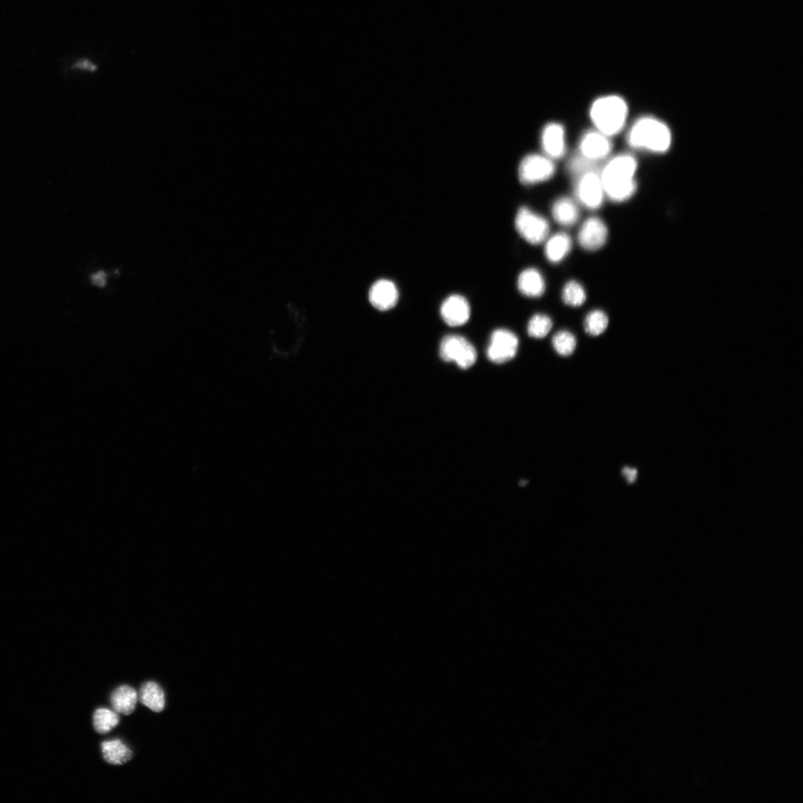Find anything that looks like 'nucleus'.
Returning a JSON list of instances; mask_svg holds the SVG:
<instances>
[{
    "mask_svg": "<svg viewBox=\"0 0 803 803\" xmlns=\"http://www.w3.org/2000/svg\"><path fill=\"white\" fill-rule=\"evenodd\" d=\"M637 161L630 154L612 158L600 173L605 196L616 203L630 199L637 189Z\"/></svg>",
    "mask_w": 803,
    "mask_h": 803,
    "instance_id": "f257e3e1",
    "label": "nucleus"
},
{
    "mask_svg": "<svg viewBox=\"0 0 803 803\" xmlns=\"http://www.w3.org/2000/svg\"><path fill=\"white\" fill-rule=\"evenodd\" d=\"M627 140L629 145L635 149L660 153L669 150L672 134L662 121L652 117H642L632 125Z\"/></svg>",
    "mask_w": 803,
    "mask_h": 803,
    "instance_id": "f03ea898",
    "label": "nucleus"
},
{
    "mask_svg": "<svg viewBox=\"0 0 803 803\" xmlns=\"http://www.w3.org/2000/svg\"><path fill=\"white\" fill-rule=\"evenodd\" d=\"M628 113L626 101L614 95L597 99L592 103L590 110V117L597 131L609 137L622 131Z\"/></svg>",
    "mask_w": 803,
    "mask_h": 803,
    "instance_id": "7ed1b4c3",
    "label": "nucleus"
},
{
    "mask_svg": "<svg viewBox=\"0 0 803 803\" xmlns=\"http://www.w3.org/2000/svg\"><path fill=\"white\" fill-rule=\"evenodd\" d=\"M440 355L445 362H453L463 369L472 367L477 360L475 347L466 338L458 335H449L443 338Z\"/></svg>",
    "mask_w": 803,
    "mask_h": 803,
    "instance_id": "20e7f679",
    "label": "nucleus"
},
{
    "mask_svg": "<svg viewBox=\"0 0 803 803\" xmlns=\"http://www.w3.org/2000/svg\"><path fill=\"white\" fill-rule=\"evenodd\" d=\"M515 223L519 234L531 244H540L548 237V222L529 208L522 207L517 211Z\"/></svg>",
    "mask_w": 803,
    "mask_h": 803,
    "instance_id": "39448f33",
    "label": "nucleus"
},
{
    "mask_svg": "<svg viewBox=\"0 0 803 803\" xmlns=\"http://www.w3.org/2000/svg\"><path fill=\"white\" fill-rule=\"evenodd\" d=\"M555 171L552 159L547 156L530 154L520 163V180L525 185L540 183L548 181L555 173Z\"/></svg>",
    "mask_w": 803,
    "mask_h": 803,
    "instance_id": "423d86ee",
    "label": "nucleus"
},
{
    "mask_svg": "<svg viewBox=\"0 0 803 803\" xmlns=\"http://www.w3.org/2000/svg\"><path fill=\"white\" fill-rule=\"evenodd\" d=\"M577 177L575 191L579 202L588 209L599 208L605 196L600 173L593 170Z\"/></svg>",
    "mask_w": 803,
    "mask_h": 803,
    "instance_id": "0eeeda50",
    "label": "nucleus"
},
{
    "mask_svg": "<svg viewBox=\"0 0 803 803\" xmlns=\"http://www.w3.org/2000/svg\"><path fill=\"white\" fill-rule=\"evenodd\" d=\"M519 348V338L512 331L505 329L495 330L490 337L488 348L489 360L497 364L510 361Z\"/></svg>",
    "mask_w": 803,
    "mask_h": 803,
    "instance_id": "6e6552de",
    "label": "nucleus"
},
{
    "mask_svg": "<svg viewBox=\"0 0 803 803\" xmlns=\"http://www.w3.org/2000/svg\"><path fill=\"white\" fill-rule=\"evenodd\" d=\"M612 150V141L609 136L598 131H588L582 137L579 151L581 156L598 163L608 156Z\"/></svg>",
    "mask_w": 803,
    "mask_h": 803,
    "instance_id": "1a4fd4ad",
    "label": "nucleus"
},
{
    "mask_svg": "<svg viewBox=\"0 0 803 803\" xmlns=\"http://www.w3.org/2000/svg\"><path fill=\"white\" fill-rule=\"evenodd\" d=\"M608 228L600 218L594 217L587 219L581 226L578 241L587 251H597L601 248L608 238Z\"/></svg>",
    "mask_w": 803,
    "mask_h": 803,
    "instance_id": "9d476101",
    "label": "nucleus"
},
{
    "mask_svg": "<svg viewBox=\"0 0 803 803\" xmlns=\"http://www.w3.org/2000/svg\"><path fill=\"white\" fill-rule=\"evenodd\" d=\"M470 306L468 300L459 295L446 298L441 306V316L446 324L459 327L466 324L470 317Z\"/></svg>",
    "mask_w": 803,
    "mask_h": 803,
    "instance_id": "9b49d317",
    "label": "nucleus"
},
{
    "mask_svg": "<svg viewBox=\"0 0 803 803\" xmlns=\"http://www.w3.org/2000/svg\"><path fill=\"white\" fill-rule=\"evenodd\" d=\"M542 146L545 155L551 159L562 158L566 151L565 129L562 124L549 123L542 133Z\"/></svg>",
    "mask_w": 803,
    "mask_h": 803,
    "instance_id": "f8f14e48",
    "label": "nucleus"
},
{
    "mask_svg": "<svg viewBox=\"0 0 803 803\" xmlns=\"http://www.w3.org/2000/svg\"><path fill=\"white\" fill-rule=\"evenodd\" d=\"M398 298L399 293L396 285L386 279L374 283L369 292L371 305L382 311L394 308L397 305Z\"/></svg>",
    "mask_w": 803,
    "mask_h": 803,
    "instance_id": "ddd939ff",
    "label": "nucleus"
},
{
    "mask_svg": "<svg viewBox=\"0 0 803 803\" xmlns=\"http://www.w3.org/2000/svg\"><path fill=\"white\" fill-rule=\"evenodd\" d=\"M517 288L527 297L539 298L544 294L546 285L540 272L530 268L524 271L517 278Z\"/></svg>",
    "mask_w": 803,
    "mask_h": 803,
    "instance_id": "4468645a",
    "label": "nucleus"
},
{
    "mask_svg": "<svg viewBox=\"0 0 803 803\" xmlns=\"http://www.w3.org/2000/svg\"><path fill=\"white\" fill-rule=\"evenodd\" d=\"M572 241L563 232H560L548 239L545 248L547 259L552 263L562 262L570 253Z\"/></svg>",
    "mask_w": 803,
    "mask_h": 803,
    "instance_id": "2eb2a0df",
    "label": "nucleus"
},
{
    "mask_svg": "<svg viewBox=\"0 0 803 803\" xmlns=\"http://www.w3.org/2000/svg\"><path fill=\"white\" fill-rule=\"evenodd\" d=\"M552 214L559 224L569 227L574 226L578 221L580 210L573 200L562 198L553 203Z\"/></svg>",
    "mask_w": 803,
    "mask_h": 803,
    "instance_id": "dca6fc26",
    "label": "nucleus"
},
{
    "mask_svg": "<svg viewBox=\"0 0 803 803\" xmlns=\"http://www.w3.org/2000/svg\"><path fill=\"white\" fill-rule=\"evenodd\" d=\"M137 699V692L133 687L122 685L113 691L111 702L117 713L128 716L135 710Z\"/></svg>",
    "mask_w": 803,
    "mask_h": 803,
    "instance_id": "f3484780",
    "label": "nucleus"
},
{
    "mask_svg": "<svg viewBox=\"0 0 803 803\" xmlns=\"http://www.w3.org/2000/svg\"><path fill=\"white\" fill-rule=\"evenodd\" d=\"M141 702L156 712H162L165 708V692L162 687L154 682L143 684L139 692Z\"/></svg>",
    "mask_w": 803,
    "mask_h": 803,
    "instance_id": "a211bd4d",
    "label": "nucleus"
},
{
    "mask_svg": "<svg viewBox=\"0 0 803 803\" xmlns=\"http://www.w3.org/2000/svg\"><path fill=\"white\" fill-rule=\"evenodd\" d=\"M104 760L109 764H123L131 759V749L120 739L106 741L101 743Z\"/></svg>",
    "mask_w": 803,
    "mask_h": 803,
    "instance_id": "6ab92c4d",
    "label": "nucleus"
},
{
    "mask_svg": "<svg viewBox=\"0 0 803 803\" xmlns=\"http://www.w3.org/2000/svg\"><path fill=\"white\" fill-rule=\"evenodd\" d=\"M118 723L119 717L116 711L99 708L94 713V724L99 734H106L109 733Z\"/></svg>",
    "mask_w": 803,
    "mask_h": 803,
    "instance_id": "aec40b11",
    "label": "nucleus"
},
{
    "mask_svg": "<svg viewBox=\"0 0 803 803\" xmlns=\"http://www.w3.org/2000/svg\"><path fill=\"white\" fill-rule=\"evenodd\" d=\"M562 298L565 305L577 308L584 305L586 293L580 283L575 281H570L565 285Z\"/></svg>",
    "mask_w": 803,
    "mask_h": 803,
    "instance_id": "412c9836",
    "label": "nucleus"
},
{
    "mask_svg": "<svg viewBox=\"0 0 803 803\" xmlns=\"http://www.w3.org/2000/svg\"><path fill=\"white\" fill-rule=\"evenodd\" d=\"M609 325V318L602 310L589 313L584 323L586 333L593 336L602 334Z\"/></svg>",
    "mask_w": 803,
    "mask_h": 803,
    "instance_id": "4be33fe9",
    "label": "nucleus"
},
{
    "mask_svg": "<svg viewBox=\"0 0 803 803\" xmlns=\"http://www.w3.org/2000/svg\"><path fill=\"white\" fill-rule=\"evenodd\" d=\"M553 348L561 355L568 356L572 354L577 347L576 338L573 333L567 330L558 332L552 338Z\"/></svg>",
    "mask_w": 803,
    "mask_h": 803,
    "instance_id": "5701e85b",
    "label": "nucleus"
},
{
    "mask_svg": "<svg viewBox=\"0 0 803 803\" xmlns=\"http://www.w3.org/2000/svg\"><path fill=\"white\" fill-rule=\"evenodd\" d=\"M552 326V320L546 315L535 314L529 320L527 333L535 338H545Z\"/></svg>",
    "mask_w": 803,
    "mask_h": 803,
    "instance_id": "b1692460",
    "label": "nucleus"
},
{
    "mask_svg": "<svg viewBox=\"0 0 803 803\" xmlns=\"http://www.w3.org/2000/svg\"><path fill=\"white\" fill-rule=\"evenodd\" d=\"M91 281L97 287L103 288L106 284V275L104 272L99 271L91 276Z\"/></svg>",
    "mask_w": 803,
    "mask_h": 803,
    "instance_id": "393cba45",
    "label": "nucleus"
},
{
    "mask_svg": "<svg viewBox=\"0 0 803 803\" xmlns=\"http://www.w3.org/2000/svg\"><path fill=\"white\" fill-rule=\"evenodd\" d=\"M622 474L626 477L629 483H633L637 478V471L631 468H625L622 470Z\"/></svg>",
    "mask_w": 803,
    "mask_h": 803,
    "instance_id": "a878e982",
    "label": "nucleus"
},
{
    "mask_svg": "<svg viewBox=\"0 0 803 803\" xmlns=\"http://www.w3.org/2000/svg\"><path fill=\"white\" fill-rule=\"evenodd\" d=\"M75 66L81 69L91 71H95L97 69L96 65L87 60L79 61L77 64H76Z\"/></svg>",
    "mask_w": 803,
    "mask_h": 803,
    "instance_id": "bb28decb",
    "label": "nucleus"
}]
</instances>
